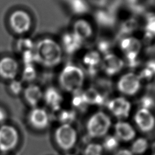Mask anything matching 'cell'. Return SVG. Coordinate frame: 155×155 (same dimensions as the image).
<instances>
[{"mask_svg": "<svg viewBox=\"0 0 155 155\" xmlns=\"http://www.w3.org/2000/svg\"><path fill=\"white\" fill-rule=\"evenodd\" d=\"M35 53L37 63L52 68L60 64L63 50L61 45L50 38H44L35 44Z\"/></svg>", "mask_w": 155, "mask_h": 155, "instance_id": "obj_1", "label": "cell"}, {"mask_svg": "<svg viewBox=\"0 0 155 155\" xmlns=\"http://www.w3.org/2000/svg\"><path fill=\"white\" fill-rule=\"evenodd\" d=\"M85 75L84 70L74 64H68L61 70L59 76V83L67 92L74 94L82 91Z\"/></svg>", "mask_w": 155, "mask_h": 155, "instance_id": "obj_2", "label": "cell"}, {"mask_svg": "<svg viewBox=\"0 0 155 155\" xmlns=\"http://www.w3.org/2000/svg\"><path fill=\"white\" fill-rule=\"evenodd\" d=\"M111 125L110 116L104 111H98L92 114L88 119L86 130L90 137L100 138L108 134Z\"/></svg>", "mask_w": 155, "mask_h": 155, "instance_id": "obj_3", "label": "cell"}, {"mask_svg": "<svg viewBox=\"0 0 155 155\" xmlns=\"http://www.w3.org/2000/svg\"><path fill=\"white\" fill-rule=\"evenodd\" d=\"M119 49L124 56V59L130 67H136L139 62L143 47L140 39L134 36L122 37L118 44Z\"/></svg>", "mask_w": 155, "mask_h": 155, "instance_id": "obj_4", "label": "cell"}, {"mask_svg": "<svg viewBox=\"0 0 155 155\" xmlns=\"http://www.w3.org/2000/svg\"><path fill=\"white\" fill-rule=\"evenodd\" d=\"M142 85L137 73L134 71H128L122 74L116 83L117 90L126 97L138 94Z\"/></svg>", "mask_w": 155, "mask_h": 155, "instance_id": "obj_5", "label": "cell"}, {"mask_svg": "<svg viewBox=\"0 0 155 155\" xmlns=\"http://www.w3.org/2000/svg\"><path fill=\"white\" fill-rule=\"evenodd\" d=\"M77 132L70 124H61L54 132L57 145L64 150L71 149L77 141Z\"/></svg>", "mask_w": 155, "mask_h": 155, "instance_id": "obj_6", "label": "cell"}, {"mask_svg": "<svg viewBox=\"0 0 155 155\" xmlns=\"http://www.w3.org/2000/svg\"><path fill=\"white\" fill-rule=\"evenodd\" d=\"M109 112L119 120H125L131 111L132 105L129 99L123 96L110 99L106 103Z\"/></svg>", "mask_w": 155, "mask_h": 155, "instance_id": "obj_7", "label": "cell"}, {"mask_svg": "<svg viewBox=\"0 0 155 155\" xmlns=\"http://www.w3.org/2000/svg\"><path fill=\"white\" fill-rule=\"evenodd\" d=\"M125 65L124 59L118 54L110 52L102 56L101 70L107 76L113 77L119 74Z\"/></svg>", "mask_w": 155, "mask_h": 155, "instance_id": "obj_8", "label": "cell"}, {"mask_svg": "<svg viewBox=\"0 0 155 155\" xmlns=\"http://www.w3.org/2000/svg\"><path fill=\"white\" fill-rule=\"evenodd\" d=\"M8 22L13 31L20 35L27 33L32 24L30 15L22 10H17L12 12L9 16Z\"/></svg>", "mask_w": 155, "mask_h": 155, "instance_id": "obj_9", "label": "cell"}, {"mask_svg": "<svg viewBox=\"0 0 155 155\" xmlns=\"http://www.w3.org/2000/svg\"><path fill=\"white\" fill-rule=\"evenodd\" d=\"M135 125L140 131L151 132L155 127V116L151 110L139 107L133 116Z\"/></svg>", "mask_w": 155, "mask_h": 155, "instance_id": "obj_10", "label": "cell"}, {"mask_svg": "<svg viewBox=\"0 0 155 155\" xmlns=\"http://www.w3.org/2000/svg\"><path fill=\"white\" fill-rule=\"evenodd\" d=\"M19 140L16 129L11 125H3L0 127V151L8 152L14 149Z\"/></svg>", "mask_w": 155, "mask_h": 155, "instance_id": "obj_11", "label": "cell"}, {"mask_svg": "<svg viewBox=\"0 0 155 155\" xmlns=\"http://www.w3.org/2000/svg\"><path fill=\"white\" fill-rule=\"evenodd\" d=\"M113 134L120 142H132L136 137V130L134 126L125 120H119L114 125Z\"/></svg>", "mask_w": 155, "mask_h": 155, "instance_id": "obj_12", "label": "cell"}, {"mask_svg": "<svg viewBox=\"0 0 155 155\" xmlns=\"http://www.w3.org/2000/svg\"><path fill=\"white\" fill-rule=\"evenodd\" d=\"M19 67L17 61L9 56L0 59V76L7 80L16 79L19 73Z\"/></svg>", "mask_w": 155, "mask_h": 155, "instance_id": "obj_13", "label": "cell"}, {"mask_svg": "<svg viewBox=\"0 0 155 155\" xmlns=\"http://www.w3.org/2000/svg\"><path fill=\"white\" fill-rule=\"evenodd\" d=\"M49 120L48 114L46 110L41 108L35 107L28 114L29 123L36 129H45L48 127Z\"/></svg>", "mask_w": 155, "mask_h": 155, "instance_id": "obj_14", "label": "cell"}, {"mask_svg": "<svg viewBox=\"0 0 155 155\" xmlns=\"http://www.w3.org/2000/svg\"><path fill=\"white\" fill-rule=\"evenodd\" d=\"M83 42V41L71 31L62 35L60 45L63 51L71 54L76 53L81 48Z\"/></svg>", "mask_w": 155, "mask_h": 155, "instance_id": "obj_15", "label": "cell"}, {"mask_svg": "<svg viewBox=\"0 0 155 155\" xmlns=\"http://www.w3.org/2000/svg\"><path fill=\"white\" fill-rule=\"evenodd\" d=\"M71 31L84 42L93 36L94 28L89 21L80 18L73 23Z\"/></svg>", "mask_w": 155, "mask_h": 155, "instance_id": "obj_16", "label": "cell"}, {"mask_svg": "<svg viewBox=\"0 0 155 155\" xmlns=\"http://www.w3.org/2000/svg\"><path fill=\"white\" fill-rule=\"evenodd\" d=\"M94 18L96 23L101 27L105 28H111L117 21L116 15L110 10L99 9L95 12Z\"/></svg>", "mask_w": 155, "mask_h": 155, "instance_id": "obj_17", "label": "cell"}, {"mask_svg": "<svg viewBox=\"0 0 155 155\" xmlns=\"http://www.w3.org/2000/svg\"><path fill=\"white\" fill-rule=\"evenodd\" d=\"M43 99L47 105L54 111L60 109L63 101V97L60 91L53 87L46 89L43 94Z\"/></svg>", "mask_w": 155, "mask_h": 155, "instance_id": "obj_18", "label": "cell"}, {"mask_svg": "<svg viewBox=\"0 0 155 155\" xmlns=\"http://www.w3.org/2000/svg\"><path fill=\"white\" fill-rule=\"evenodd\" d=\"M102 58V56L96 50H90L84 54L83 64L90 73L95 74L99 69L101 70Z\"/></svg>", "mask_w": 155, "mask_h": 155, "instance_id": "obj_19", "label": "cell"}, {"mask_svg": "<svg viewBox=\"0 0 155 155\" xmlns=\"http://www.w3.org/2000/svg\"><path fill=\"white\" fill-rule=\"evenodd\" d=\"M44 93L41 87L36 84H30L24 90L26 102L32 107H36L43 98Z\"/></svg>", "mask_w": 155, "mask_h": 155, "instance_id": "obj_20", "label": "cell"}, {"mask_svg": "<svg viewBox=\"0 0 155 155\" xmlns=\"http://www.w3.org/2000/svg\"><path fill=\"white\" fill-rule=\"evenodd\" d=\"M143 39L147 43L155 39V13L147 14L143 22Z\"/></svg>", "mask_w": 155, "mask_h": 155, "instance_id": "obj_21", "label": "cell"}, {"mask_svg": "<svg viewBox=\"0 0 155 155\" xmlns=\"http://www.w3.org/2000/svg\"><path fill=\"white\" fill-rule=\"evenodd\" d=\"M85 101L87 105H101L104 102L103 94L94 88H89L82 91Z\"/></svg>", "mask_w": 155, "mask_h": 155, "instance_id": "obj_22", "label": "cell"}, {"mask_svg": "<svg viewBox=\"0 0 155 155\" xmlns=\"http://www.w3.org/2000/svg\"><path fill=\"white\" fill-rule=\"evenodd\" d=\"M148 140L143 137H136L130 146V151L134 155H143L150 148Z\"/></svg>", "mask_w": 155, "mask_h": 155, "instance_id": "obj_23", "label": "cell"}, {"mask_svg": "<svg viewBox=\"0 0 155 155\" xmlns=\"http://www.w3.org/2000/svg\"><path fill=\"white\" fill-rule=\"evenodd\" d=\"M139 23L138 20L133 18H130L124 20L120 25L119 33L122 37L132 36L138 29Z\"/></svg>", "mask_w": 155, "mask_h": 155, "instance_id": "obj_24", "label": "cell"}, {"mask_svg": "<svg viewBox=\"0 0 155 155\" xmlns=\"http://www.w3.org/2000/svg\"><path fill=\"white\" fill-rule=\"evenodd\" d=\"M68 4L71 11L76 15H84L90 9L87 0H68Z\"/></svg>", "mask_w": 155, "mask_h": 155, "instance_id": "obj_25", "label": "cell"}, {"mask_svg": "<svg viewBox=\"0 0 155 155\" xmlns=\"http://www.w3.org/2000/svg\"><path fill=\"white\" fill-rule=\"evenodd\" d=\"M120 141L114 134H107L104 137L102 146L107 151H116L118 150Z\"/></svg>", "mask_w": 155, "mask_h": 155, "instance_id": "obj_26", "label": "cell"}, {"mask_svg": "<svg viewBox=\"0 0 155 155\" xmlns=\"http://www.w3.org/2000/svg\"><path fill=\"white\" fill-rule=\"evenodd\" d=\"M35 44L33 41L28 38H23L19 39L16 44V48L21 54L35 50Z\"/></svg>", "mask_w": 155, "mask_h": 155, "instance_id": "obj_27", "label": "cell"}, {"mask_svg": "<svg viewBox=\"0 0 155 155\" xmlns=\"http://www.w3.org/2000/svg\"><path fill=\"white\" fill-rule=\"evenodd\" d=\"M104 151L101 143L91 142L86 146L83 155H102Z\"/></svg>", "mask_w": 155, "mask_h": 155, "instance_id": "obj_28", "label": "cell"}, {"mask_svg": "<svg viewBox=\"0 0 155 155\" xmlns=\"http://www.w3.org/2000/svg\"><path fill=\"white\" fill-rule=\"evenodd\" d=\"M97 51L102 55L104 56L111 52L112 42L109 39L101 38L97 42Z\"/></svg>", "mask_w": 155, "mask_h": 155, "instance_id": "obj_29", "label": "cell"}, {"mask_svg": "<svg viewBox=\"0 0 155 155\" xmlns=\"http://www.w3.org/2000/svg\"><path fill=\"white\" fill-rule=\"evenodd\" d=\"M76 119V113L73 110H64L59 114V120L62 124H70Z\"/></svg>", "mask_w": 155, "mask_h": 155, "instance_id": "obj_30", "label": "cell"}, {"mask_svg": "<svg viewBox=\"0 0 155 155\" xmlns=\"http://www.w3.org/2000/svg\"><path fill=\"white\" fill-rule=\"evenodd\" d=\"M24 81L30 82L33 81L36 76V71L34 65H26L24 66L22 73Z\"/></svg>", "mask_w": 155, "mask_h": 155, "instance_id": "obj_31", "label": "cell"}, {"mask_svg": "<svg viewBox=\"0 0 155 155\" xmlns=\"http://www.w3.org/2000/svg\"><path fill=\"white\" fill-rule=\"evenodd\" d=\"M139 104L140 107L151 110L155 107V99L152 96L146 94L140 98Z\"/></svg>", "mask_w": 155, "mask_h": 155, "instance_id": "obj_32", "label": "cell"}, {"mask_svg": "<svg viewBox=\"0 0 155 155\" xmlns=\"http://www.w3.org/2000/svg\"><path fill=\"white\" fill-rule=\"evenodd\" d=\"M73 97L71 103L72 105L77 108H82L87 105L82 94V91L76 93Z\"/></svg>", "mask_w": 155, "mask_h": 155, "instance_id": "obj_33", "label": "cell"}, {"mask_svg": "<svg viewBox=\"0 0 155 155\" xmlns=\"http://www.w3.org/2000/svg\"><path fill=\"white\" fill-rule=\"evenodd\" d=\"M8 88L12 94L15 95H18L23 90L22 82L16 79L12 80L9 84Z\"/></svg>", "mask_w": 155, "mask_h": 155, "instance_id": "obj_34", "label": "cell"}, {"mask_svg": "<svg viewBox=\"0 0 155 155\" xmlns=\"http://www.w3.org/2000/svg\"><path fill=\"white\" fill-rule=\"evenodd\" d=\"M143 66L148 69L155 76V58L148 59L143 64Z\"/></svg>", "mask_w": 155, "mask_h": 155, "instance_id": "obj_35", "label": "cell"}, {"mask_svg": "<svg viewBox=\"0 0 155 155\" xmlns=\"http://www.w3.org/2000/svg\"><path fill=\"white\" fill-rule=\"evenodd\" d=\"M113 155H134L130 149L120 148L114 151Z\"/></svg>", "mask_w": 155, "mask_h": 155, "instance_id": "obj_36", "label": "cell"}, {"mask_svg": "<svg viewBox=\"0 0 155 155\" xmlns=\"http://www.w3.org/2000/svg\"><path fill=\"white\" fill-rule=\"evenodd\" d=\"M7 118V113L5 110L0 107V124L4 122Z\"/></svg>", "mask_w": 155, "mask_h": 155, "instance_id": "obj_37", "label": "cell"}, {"mask_svg": "<svg viewBox=\"0 0 155 155\" xmlns=\"http://www.w3.org/2000/svg\"><path fill=\"white\" fill-rule=\"evenodd\" d=\"M148 4L155 9V0H147Z\"/></svg>", "mask_w": 155, "mask_h": 155, "instance_id": "obj_38", "label": "cell"}, {"mask_svg": "<svg viewBox=\"0 0 155 155\" xmlns=\"http://www.w3.org/2000/svg\"><path fill=\"white\" fill-rule=\"evenodd\" d=\"M151 155H155V142L151 145Z\"/></svg>", "mask_w": 155, "mask_h": 155, "instance_id": "obj_39", "label": "cell"}, {"mask_svg": "<svg viewBox=\"0 0 155 155\" xmlns=\"http://www.w3.org/2000/svg\"><path fill=\"white\" fill-rule=\"evenodd\" d=\"M97 1L99 2H104V1H106L107 0H97Z\"/></svg>", "mask_w": 155, "mask_h": 155, "instance_id": "obj_40", "label": "cell"}, {"mask_svg": "<svg viewBox=\"0 0 155 155\" xmlns=\"http://www.w3.org/2000/svg\"><path fill=\"white\" fill-rule=\"evenodd\" d=\"M65 155H74V154H67Z\"/></svg>", "mask_w": 155, "mask_h": 155, "instance_id": "obj_41", "label": "cell"}]
</instances>
